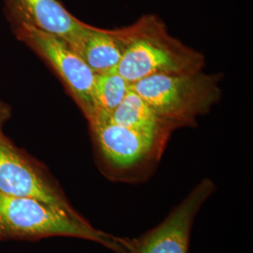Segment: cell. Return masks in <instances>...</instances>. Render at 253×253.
<instances>
[{
  "label": "cell",
  "mask_w": 253,
  "mask_h": 253,
  "mask_svg": "<svg viewBox=\"0 0 253 253\" xmlns=\"http://www.w3.org/2000/svg\"><path fill=\"white\" fill-rule=\"evenodd\" d=\"M55 236L88 240L115 253H126L130 240L95 228L79 212L33 198L0 193V240H40Z\"/></svg>",
  "instance_id": "6da1fadb"
},
{
  "label": "cell",
  "mask_w": 253,
  "mask_h": 253,
  "mask_svg": "<svg viewBox=\"0 0 253 253\" xmlns=\"http://www.w3.org/2000/svg\"><path fill=\"white\" fill-rule=\"evenodd\" d=\"M128 43L118 72L130 84L158 74L198 72L205 55L172 37L162 19L146 14L127 26Z\"/></svg>",
  "instance_id": "7a4b0ae2"
},
{
  "label": "cell",
  "mask_w": 253,
  "mask_h": 253,
  "mask_svg": "<svg viewBox=\"0 0 253 253\" xmlns=\"http://www.w3.org/2000/svg\"><path fill=\"white\" fill-rule=\"evenodd\" d=\"M101 172L110 180L139 183L148 178L167 146L169 130H145L107 120L89 123Z\"/></svg>",
  "instance_id": "3957f363"
},
{
  "label": "cell",
  "mask_w": 253,
  "mask_h": 253,
  "mask_svg": "<svg viewBox=\"0 0 253 253\" xmlns=\"http://www.w3.org/2000/svg\"><path fill=\"white\" fill-rule=\"evenodd\" d=\"M220 78L203 70L180 74H158L131 84L163 125L174 131L196 125L221 96Z\"/></svg>",
  "instance_id": "277c9868"
},
{
  "label": "cell",
  "mask_w": 253,
  "mask_h": 253,
  "mask_svg": "<svg viewBox=\"0 0 253 253\" xmlns=\"http://www.w3.org/2000/svg\"><path fill=\"white\" fill-rule=\"evenodd\" d=\"M17 36L49 64L88 122L95 117L93 89L96 74L64 40L41 29L17 26Z\"/></svg>",
  "instance_id": "5b68a950"
},
{
  "label": "cell",
  "mask_w": 253,
  "mask_h": 253,
  "mask_svg": "<svg viewBox=\"0 0 253 253\" xmlns=\"http://www.w3.org/2000/svg\"><path fill=\"white\" fill-rule=\"evenodd\" d=\"M0 193L39 200L77 213L45 166L13 145L0 129Z\"/></svg>",
  "instance_id": "8992f818"
},
{
  "label": "cell",
  "mask_w": 253,
  "mask_h": 253,
  "mask_svg": "<svg viewBox=\"0 0 253 253\" xmlns=\"http://www.w3.org/2000/svg\"><path fill=\"white\" fill-rule=\"evenodd\" d=\"M215 190L210 179L201 181L160 224L130 239L126 253H190L194 220Z\"/></svg>",
  "instance_id": "52a82bcc"
},
{
  "label": "cell",
  "mask_w": 253,
  "mask_h": 253,
  "mask_svg": "<svg viewBox=\"0 0 253 253\" xmlns=\"http://www.w3.org/2000/svg\"><path fill=\"white\" fill-rule=\"evenodd\" d=\"M15 26L35 27L64 40L75 51L87 24L74 17L58 0H5Z\"/></svg>",
  "instance_id": "ba28073f"
},
{
  "label": "cell",
  "mask_w": 253,
  "mask_h": 253,
  "mask_svg": "<svg viewBox=\"0 0 253 253\" xmlns=\"http://www.w3.org/2000/svg\"><path fill=\"white\" fill-rule=\"evenodd\" d=\"M128 43L127 27L104 29L87 25L76 52L95 74L117 72Z\"/></svg>",
  "instance_id": "9c48e42d"
},
{
  "label": "cell",
  "mask_w": 253,
  "mask_h": 253,
  "mask_svg": "<svg viewBox=\"0 0 253 253\" xmlns=\"http://www.w3.org/2000/svg\"><path fill=\"white\" fill-rule=\"evenodd\" d=\"M107 121L137 129L169 130L172 132L171 128L163 125L148 103L132 87Z\"/></svg>",
  "instance_id": "30bf717a"
},
{
  "label": "cell",
  "mask_w": 253,
  "mask_h": 253,
  "mask_svg": "<svg viewBox=\"0 0 253 253\" xmlns=\"http://www.w3.org/2000/svg\"><path fill=\"white\" fill-rule=\"evenodd\" d=\"M131 84L118 72L96 74L93 89L95 117L88 123L107 120L126 97Z\"/></svg>",
  "instance_id": "8fae6325"
},
{
  "label": "cell",
  "mask_w": 253,
  "mask_h": 253,
  "mask_svg": "<svg viewBox=\"0 0 253 253\" xmlns=\"http://www.w3.org/2000/svg\"><path fill=\"white\" fill-rule=\"evenodd\" d=\"M9 117H10V109L9 105L0 100V129L7 122Z\"/></svg>",
  "instance_id": "7c38bea8"
}]
</instances>
